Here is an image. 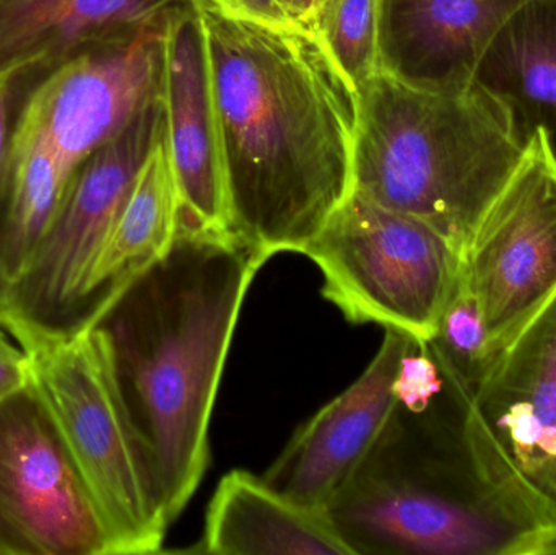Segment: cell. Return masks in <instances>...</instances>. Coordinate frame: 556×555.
<instances>
[{
	"mask_svg": "<svg viewBox=\"0 0 556 555\" xmlns=\"http://www.w3.org/2000/svg\"><path fill=\"white\" fill-rule=\"evenodd\" d=\"M194 5L211 62L230 235L267 260L301 253L353 192L358 93L309 29Z\"/></svg>",
	"mask_w": 556,
	"mask_h": 555,
	"instance_id": "obj_1",
	"label": "cell"
},
{
	"mask_svg": "<svg viewBox=\"0 0 556 555\" xmlns=\"http://www.w3.org/2000/svg\"><path fill=\"white\" fill-rule=\"evenodd\" d=\"M267 257L233 237L178 231L93 326L152 469L166 524L211 463L208 427L248 290Z\"/></svg>",
	"mask_w": 556,
	"mask_h": 555,
	"instance_id": "obj_2",
	"label": "cell"
},
{
	"mask_svg": "<svg viewBox=\"0 0 556 555\" xmlns=\"http://www.w3.org/2000/svg\"><path fill=\"white\" fill-rule=\"evenodd\" d=\"M444 368L424 409L395 404L324 517L352 555H556V508L519 478Z\"/></svg>",
	"mask_w": 556,
	"mask_h": 555,
	"instance_id": "obj_3",
	"label": "cell"
},
{
	"mask_svg": "<svg viewBox=\"0 0 556 555\" xmlns=\"http://www.w3.org/2000/svg\"><path fill=\"white\" fill-rule=\"evenodd\" d=\"M358 101L353 191L425 222L464 256L528 147L509 108L479 84L433 93L384 74Z\"/></svg>",
	"mask_w": 556,
	"mask_h": 555,
	"instance_id": "obj_4",
	"label": "cell"
},
{
	"mask_svg": "<svg viewBox=\"0 0 556 555\" xmlns=\"http://www.w3.org/2000/svg\"><path fill=\"white\" fill-rule=\"evenodd\" d=\"M29 387L54 420L116 555L156 554L169 525L139 436L121 396L106 339L98 326L71 335L18 332Z\"/></svg>",
	"mask_w": 556,
	"mask_h": 555,
	"instance_id": "obj_5",
	"label": "cell"
},
{
	"mask_svg": "<svg viewBox=\"0 0 556 555\" xmlns=\"http://www.w3.org/2000/svg\"><path fill=\"white\" fill-rule=\"evenodd\" d=\"M301 254L324 277L323 297L353 325L430 341L463 256L430 225L353 191Z\"/></svg>",
	"mask_w": 556,
	"mask_h": 555,
	"instance_id": "obj_6",
	"label": "cell"
},
{
	"mask_svg": "<svg viewBox=\"0 0 556 555\" xmlns=\"http://www.w3.org/2000/svg\"><path fill=\"white\" fill-rule=\"evenodd\" d=\"M163 130L160 94L72 172L31 261L0 292V325L10 336L77 331L81 293L94 257Z\"/></svg>",
	"mask_w": 556,
	"mask_h": 555,
	"instance_id": "obj_7",
	"label": "cell"
},
{
	"mask_svg": "<svg viewBox=\"0 0 556 555\" xmlns=\"http://www.w3.org/2000/svg\"><path fill=\"white\" fill-rule=\"evenodd\" d=\"M460 274L496 354L556 295V163L541 129L480 220Z\"/></svg>",
	"mask_w": 556,
	"mask_h": 555,
	"instance_id": "obj_8",
	"label": "cell"
},
{
	"mask_svg": "<svg viewBox=\"0 0 556 555\" xmlns=\"http://www.w3.org/2000/svg\"><path fill=\"white\" fill-rule=\"evenodd\" d=\"M0 555H116L93 495L31 387L0 403Z\"/></svg>",
	"mask_w": 556,
	"mask_h": 555,
	"instance_id": "obj_9",
	"label": "cell"
},
{
	"mask_svg": "<svg viewBox=\"0 0 556 555\" xmlns=\"http://www.w3.org/2000/svg\"><path fill=\"white\" fill-rule=\"evenodd\" d=\"M163 38L165 28L137 29L68 52L26 97L15 130L41 137L74 172L162 94Z\"/></svg>",
	"mask_w": 556,
	"mask_h": 555,
	"instance_id": "obj_10",
	"label": "cell"
},
{
	"mask_svg": "<svg viewBox=\"0 0 556 555\" xmlns=\"http://www.w3.org/2000/svg\"><path fill=\"white\" fill-rule=\"evenodd\" d=\"M162 98L179 198L178 231L231 237L211 62L195 5L166 25Z\"/></svg>",
	"mask_w": 556,
	"mask_h": 555,
	"instance_id": "obj_11",
	"label": "cell"
},
{
	"mask_svg": "<svg viewBox=\"0 0 556 555\" xmlns=\"http://www.w3.org/2000/svg\"><path fill=\"white\" fill-rule=\"evenodd\" d=\"M410 341L405 332L386 329L381 348L358 380L298 429L267 469L263 481L273 491L323 514L391 417L392 384Z\"/></svg>",
	"mask_w": 556,
	"mask_h": 555,
	"instance_id": "obj_12",
	"label": "cell"
},
{
	"mask_svg": "<svg viewBox=\"0 0 556 555\" xmlns=\"http://www.w3.org/2000/svg\"><path fill=\"white\" fill-rule=\"evenodd\" d=\"M473 403L519 478L556 508V295L498 355Z\"/></svg>",
	"mask_w": 556,
	"mask_h": 555,
	"instance_id": "obj_13",
	"label": "cell"
},
{
	"mask_svg": "<svg viewBox=\"0 0 556 555\" xmlns=\"http://www.w3.org/2000/svg\"><path fill=\"white\" fill-rule=\"evenodd\" d=\"M528 0H379L381 74L407 87L457 93L503 26Z\"/></svg>",
	"mask_w": 556,
	"mask_h": 555,
	"instance_id": "obj_14",
	"label": "cell"
},
{
	"mask_svg": "<svg viewBox=\"0 0 556 555\" xmlns=\"http://www.w3.org/2000/svg\"><path fill=\"white\" fill-rule=\"evenodd\" d=\"M194 0H12L0 5V74L36 65L46 74L68 52L146 28H166Z\"/></svg>",
	"mask_w": 556,
	"mask_h": 555,
	"instance_id": "obj_15",
	"label": "cell"
},
{
	"mask_svg": "<svg viewBox=\"0 0 556 555\" xmlns=\"http://www.w3.org/2000/svg\"><path fill=\"white\" fill-rule=\"evenodd\" d=\"M178 225V189L163 130L94 257L81 293L77 331L93 326L113 297L172 248Z\"/></svg>",
	"mask_w": 556,
	"mask_h": 555,
	"instance_id": "obj_16",
	"label": "cell"
},
{
	"mask_svg": "<svg viewBox=\"0 0 556 555\" xmlns=\"http://www.w3.org/2000/svg\"><path fill=\"white\" fill-rule=\"evenodd\" d=\"M198 553L352 555L323 514L298 507L241 469L218 484Z\"/></svg>",
	"mask_w": 556,
	"mask_h": 555,
	"instance_id": "obj_17",
	"label": "cell"
},
{
	"mask_svg": "<svg viewBox=\"0 0 556 555\" xmlns=\"http://www.w3.org/2000/svg\"><path fill=\"white\" fill-rule=\"evenodd\" d=\"M476 84L509 108L528 146L541 129L556 163V0H528L486 49Z\"/></svg>",
	"mask_w": 556,
	"mask_h": 555,
	"instance_id": "obj_18",
	"label": "cell"
},
{
	"mask_svg": "<svg viewBox=\"0 0 556 555\" xmlns=\"http://www.w3.org/2000/svg\"><path fill=\"white\" fill-rule=\"evenodd\" d=\"M71 175L46 140L15 130L9 186L0 207V292L28 266Z\"/></svg>",
	"mask_w": 556,
	"mask_h": 555,
	"instance_id": "obj_19",
	"label": "cell"
},
{
	"mask_svg": "<svg viewBox=\"0 0 556 555\" xmlns=\"http://www.w3.org/2000/svg\"><path fill=\"white\" fill-rule=\"evenodd\" d=\"M356 93L381 74L379 0H324L307 28Z\"/></svg>",
	"mask_w": 556,
	"mask_h": 555,
	"instance_id": "obj_20",
	"label": "cell"
},
{
	"mask_svg": "<svg viewBox=\"0 0 556 555\" xmlns=\"http://www.w3.org/2000/svg\"><path fill=\"white\" fill-rule=\"evenodd\" d=\"M428 342L454 377L476 396L500 354L490 344L482 310L463 274Z\"/></svg>",
	"mask_w": 556,
	"mask_h": 555,
	"instance_id": "obj_21",
	"label": "cell"
},
{
	"mask_svg": "<svg viewBox=\"0 0 556 555\" xmlns=\"http://www.w3.org/2000/svg\"><path fill=\"white\" fill-rule=\"evenodd\" d=\"M38 68L33 65L0 74V207L9 186L12 168L16 119L26 97L38 84Z\"/></svg>",
	"mask_w": 556,
	"mask_h": 555,
	"instance_id": "obj_22",
	"label": "cell"
},
{
	"mask_svg": "<svg viewBox=\"0 0 556 555\" xmlns=\"http://www.w3.org/2000/svg\"><path fill=\"white\" fill-rule=\"evenodd\" d=\"M198 2L235 20L276 26V28L300 26L290 18L278 0H198Z\"/></svg>",
	"mask_w": 556,
	"mask_h": 555,
	"instance_id": "obj_23",
	"label": "cell"
},
{
	"mask_svg": "<svg viewBox=\"0 0 556 555\" xmlns=\"http://www.w3.org/2000/svg\"><path fill=\"white\" fill-rule=\"evenodd\" d=\"M29 378L28 355L0 325V403L26 390Z\"/></svg>",
	"mask_w": 556,
	"mask_h": 555,
	"instance_id": "obj_24",
	"label": "cell"
},
{
	"mask_svg": "<svg viewBox=\"0 0 556 555\" xmlns=\"http://www.w3.org/2000/svg\"><path fill=\"white\" fill-rule=\"evenodd\" d=\"M324 0H287V12L296 25L307 28Z\"/></svg>",
	"mask_w": 556,
	"mask_h": 555,
	"instance_id": "obj_25",
	"label": "cell"
},
{
	"mask_svg": "<svg viewBox=\"0 0 556 555\" xmlns=\"http://www.w3.org/2000/svg\"><path fill=\"white\" fill-rule=\"evenodd\" d=\"M278 2H280L281 5H283V9L287 10V0H278Z\"/></svg>",
	"mask_w": 556,
	"mask_h": 555,
	"instance_id": "obj_26",
	"label": "cell"
},
{
	"mask_svg": "<svg viewBox=\"0 0 556 555\" xmlns=\"http://www.w3.org/2000/svg\"><path fill=\"white\" fill-rule=\"evenodd\" d=\"M12 2V0H0V5H3V3Z\"/></svg>",
	"mask_w": 556,
	"mask_h": 555,
	"instance_id": "obj_27",
	"label": "cell"
}]
</instances>
